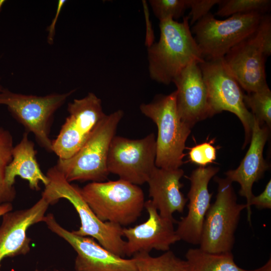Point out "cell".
<instances>
[{
  "label": "cell",
  "instance_id": "obj_1",
  "mask_svg": "<svg viewBox=\"0 0 271 271\" xmlns=\"http://www.w3.org/2000/svg\"><path fill=\"white\" fill-rule=\"evenodd\" d=\"M189 20L186 16L181 22L172 19L160 21L159 40L148 48L149 72L152 80L169 84L191 63L204 61Z\"/></svg>",
  "mask_w": 271,
  "mask_h": 271
},
{
  "label": "cell",
  "instance_id": "obj_2",
  "mask_svg": "<svg viewBox=\"0 0 271 271\" xmlns=\"http://www.w3.org/2000/svg\"><path fill=\"white\" fill-rule=\"evenodd\" d=\"M46 175L49 183L45 186L42 196L50 205L61 199H65L72 204L81 223L79 228L73 232L81 236L91 237L109 251L124 256L126 242L122 238V226L101 221L83 198L80 188L68 182L55 166L48 170Z\"/></svg>",
  "mask_w": 271,
  "mask_h": 271
},
{
  "label": "cell",
  "instance_id": "obj_3",
  "mask_svg": "<svg viewBox=\"0 0 271 271\" xmlns=\"http://www.w3.org/2000/svg\"><path fill=\"white\" fill-rule=\"evenodd\" d=\"M123 116L121 110L106 114L76 154L58 159L55 167L68 182H103L107 178L109 149Z\"/></svg>",
  "mask_w": 271,
  "mask_h": 271
},
{
  "label": "cell",
  "instance_id": "obj_4",
  "mask_svg": "<svg viewBox=\"0 0 271 271\" xmlns=\"http://www.w3.org/2000/svg\"><path fill=\"white\" fill-rule=\"evenodd\" d=\"M142 113L157 125L155 165L163 169L180 168L191 127L182 121L177 107L176 90L160 95L140 106Z\"/></svg>",
  "mask_w": 271,
  "mask_h": 271
},
{
  "label": "cell",
  "instance_id": "obj_5",
  "mask_svg": "<svg viewBox=\"0 0 271 271\" xmlns=\"http://www.w3.org/2000/svg\"><path fill=\"white\" fill-rule=\"evenodd\" d=\"M81 195L103 222L120 226L134 222L145 208V196L137 185L118 179L91 182L80 188Z\"/></svg>",
  "mask_w": 271,
  "mask_h": 271
},
{
  "label": "cell",
  "instance_id": "obj_6",
  "mask_svg": "<svg viewBox=\"0 0 271 271\" xmlns=\"http://www.w3.org/2000/svg\"><path fill=\"white\" fill-rule=\"evenodd\" d=\"M265 14H239L220 20L210 13L195 24L191 32L204 60L222 58L228 52L256 31Z\"/></svg>",
  "mask_w": 271,
  "mask_h": 271
},
{
  "label": "cell",
  "instance_id": "obj_7",
  "mask_svg": "<svg viewBox=\"0 0 271 271\" xmlns=\"http://www.w3.org/2000/svg\"><path fill=\"white\" fill-rule=\"evenodd\" d=\"M214 179L218 184L217 194L206 213L199 248L212 253L231 252L240 215L246 205L237 203L229 180L217 176Z\"/></svg>",
  "mask_w": 271,
  "mask_h": 271
},
{
  "label": "cell",
  "instance_id": "obj_8",
  "mask_svg": "<svg viewBox=\"0 0 271 271\" xmlns=\"http://www.w3.org/2000/svg\"><path fill=\"white\" fill-rule=\"evenodd\" d=\"M75 91L73 89L63 93L37 96L16 93L4 88L0 92V105L7 107L26 131L34 135L42 148L52 152V141L49 136L54 114Z\"/></svg>",
  "mask_w": 271,
  "mask_h": 271
},
{
  "label": "cell",
  "instance_id": "obj_9",
  "mask_svg": "<svg viewBox=\"0 0 271 271\" xmlns=\"http://www.w3.org/2000/svg\"><path fill=\"white\" fill-rule=\"evenodd\" d=\"M205 82L211 116L223 111L236 115L245 132L243 148L250 142L254 115L246 107L241 87L226 68L223 58L199 64Z\"/></svg>",
  "mask_w": 271,
  "mask_h": 271
},
{
  "label": "cell",
  "instance_id": "obj_10",
  "mask_svg": "<svg viewBox=\"0 0 271 271\" xmlns=\"http://www.w3.org/2000/svg\"><path fill=\"white\" fill-rule=\"evenodd\" d=\"M156 139L151 133L131 140L115 136L109 149L107 168L109 173L134 185L147 183L156 167Z\"/></svg>",
  "mask_w": 271,
  "mask_h": 271
},
{
  "label": "cell",
  "instance_id": "obj_11",
  "mask_svg": "<svg viewBox=\"0 0 271 271\" xmlns=\"http://www.w3.org/2000/svg\"><path fill=\"white\" fill-rule=\"evenodd\" d=\"M67 111L69 115L52 141V152L60 159L76 154L106 115L101 99L92 92L69 102Z\"/></svg>",
  "mask_w": 271,
  "mask_h": 271
},
{
  "label": "cell",
  "instance_id": "obj_12",
  "mask_svg": "<svg viewBox=\"0 0 271 271\" xmlns=\"http://www.w3.org/2000/svg\"><path fill=\"white\" fill-rule=\"evenodd\" d=\"M43 222L52 232L67 242L77 253L74 271H137L133 258L126 259L107 250L90 237L81 236L62 226L52 213Z\"/></svg>",
  "mask_w": 271,
  "mask_h": 271
},
{
  "label": "cell",
  "instance_id": "obj_13",
  "mask_svg": "<svg viewBox=\"0 0 271 271\" xmlns=\"http://www.w3.org/2000/svg\"><path fill=\"white\" fill-rule=\"evenodd\" d=\"M255 31L231 48L223 58L226 68L247 93L268 86L265 70L266 57L261 41Z\"/></svg>",
  "mask_w": 271,
  "mask_h": 271
},
{
  "label": "cell",
  "instance_id": "obj_14",
  "mask_svg": "<svg viewBox=\"0 0 271 271\" xmlns=\"http://www.w3.org/2000/svg\"><path fill=\"white\" fill-rule=\"evenodd\" d=\"M149 217L146 221L134 227L122 228L125 241V255L150 253L153 249L167 251L180 241L174 227L175 219L161 216L151 200L145 203Z\"/></svg>",
  "mask_w": 271,
  "mask_h": 271
},
{
  "label": "cell",
  "instance_id": "obj_15",
  "mask_svg": "<svg viewBox=\"0 0 271 271\" xmlns=\"http://www.w3.org/2000/svg\"><path fill=\"white\" fill-rule=\"evenodd\" d=\"M219 170L212 166L200 167L193 170L188 178L191 183L187 194L188 212L178 222L176 229L180 240L199 245L205 217L210 206L212 195L209 192L208 184Z\"/></svg>",
  "mask_w": 271,
  "mask_h": 271
},
{
  "label": "cell",
  "instance_id": "obj_16",
  "mask_svg": "<svg viewBox=\"0 0 271 271\" xmlns=\"http://www.w3.org/2000/svg\"><path fill=\"white\" fill-rule=\"evenodd\" d=\"M50 204L43 197L32 206L10 211L3 216L0 226V268L6 257L26 255L31 250V239L27 230L32 225L43 222Z\"/></svg>",
  "mask_w": 271,
  "mask_h": 271
},
{
  "label": "cell",
  "instance_id": "obj_17",
  "mask_svg": "<svg viewBox=\"0 0 271 271\" xmlns=\"http://www.w3.org/2000/svg\"><path fill=\"white\" fill-rule=\"evenodd\" d=\"M199 64L191 63L172 81L177 88L179 114L191 128L197 122L212 116L207 88Z\"/></svg>",
  "mask_w": 271,
  "mask_h": 271
},
{
  "label": "cell",
  "instance_id": "obj_18",
  "mask_svg": "<svg viewBox=\"0 0 271 271\" xmlns=\"http://www.w3.org/2000/svg\"><path fill=\"white\" fill-rule=\"evenodd\" d=\"M268 133L269 128L261 125L254 117L250 146L246 155L236 169L229 170L225 173L226 178L230 182H236L240 185L239 194L246 198L247 220L250 225L252 213L250 202L254 195L252 186L262 177L269 167L263 157Z\"/></svg>",
  "mask_w": 271,
  "mask_h": 271
},
{
  "label": "cell",
  "instance_id": "obj_19",
  "mask_svg": "<svg viewBox=\"0 0 271 271\" xmlns=\"http://www.w3.org/2000/svg\"><path fill=\"white\" fill-rule=\"evenodd\" d=\"M181 168L167 169L156 166L147 183L149 186V196L160 215L175 219L173 214L182 213L188 201L181 191L183 184L180 180L184 175Z\"/></svg>",
  "mask_w": 271,
  "mask_h": 271
},
{
  "label": "cell",
  "instance_id": "obj_20",
  "mask_svg": "<svg viewBox=\"0 0 271 271\" xmlns=\"http://www.w3.org/2000/svg\"><path fill=\"white\" fill-rule=\"evenodd\" d=\"M28 134L25 131L20 142L14 147L12 160L6 168V179L9 185L14 186L16 177H20L28 182L31 189L39 191L40 183L46 186L49 179L40 168L34 143L29 139Z\"/></svg>",
  "mask_w": 271,
  "mask_h": 271
},
{
  "label": "cell",
  "instance_id": "obj_21",
  "mask_svg": "<svg viewBox=\"0 0 271 271\" xmlns=\"http://www.w3.org/2000/svg\"><path fill=\"white\" fill-rule=\"evenodd\" d=\"M185 257L193 271H255L239 267L232 252L212 253L200 248H190Z\"/></svg>",
  "mask_w": 271,
  "mask_h": 271
},
{
  "label": "cell",
  "instance_id": "obj_22",
  "mask_svg": "<svg viewBox=\"0 0 271 271\" xmlns=\"http://www.w3.org/2000/svg\"><path fill=\"white\" fill-rule=\"evenodd\" d=\"M132 256L137 271H193L186 260L179 258L170 250L158 256L146 252Z\"/></svg>",
  "mask_w": 271,
  "mask_h": 271
},
{
  "label": "cell",
  "instance_id": "obj_23",
  "mask_svg": "<svg viewBox=\"0 0 271 271\" xmlns=\"http://www.w3.org/2000/svg\"><path fill=\"white\" fill-rule=\"evenodd\" d=\"M14 146L10 131L0 127V205L11 203L16 196L14 186L9 185L6 179V171L12 160Z\"/></svg>",
  "mask_w": 271,
  "mask_h": 271
},
{
  "label": "cell",
  "instance_id": "obj_24",
  "mask_svg": "<svg viewBox=\"0 0 271 271\" xmlns=\"http://www.w3.org/2000/svg\"><path fill=\"white\" fill-rule=\"evenodd\" d=\"M244 102L261 125L271 126V91L267 86L259 91L243 95Z\"/></svg>",
  "mask_w": 271,
  "mask_h": 271
},
{
  "label": "cell",
  "instance_id": "obj_25",
  "mask_svg": "<svg viewBox=\"0 0 271 271\" xmlns=\"http://www.w3.org/2000/svg\"><path fill=\"white\" fill-rule=\"evenodd\" d=\"M216 15L230 17L232 15L259 12L266 14L270 8V0H221Z\"/></svg>",
  "mask_w": 271,
  "mask_h": 271
},
{
  "label": "cell",
  "instance_id": "obj_26",
  "mask_svg": "<svg viewBox=\"0 0 271 271\" xmlns=\"http://www.w3.org/2000/svg\"><path fill=\"white\" fill-rule=\"evenodd\" d=\"M153 13L160 21L178 19L188 8L187 0H150Z\"/></svg>",
  "mask_w": 271,
  "mask_h": 271
},
{
  "label": "cell",
  "instance_id": "obj_27",
  "mask_svg": "<svg viewBox=\"0 0 271 271\" xmlns=\"http://www.w3.org/2000/svg\"><path fill=\"white\" fill-rule=\"evenodd\" d=\"M190 160L200 167H206L216 159V148L210 142H204L191 148Z\"/></svg>",
  "mask_w": 271,
  "mask_h": 271
},
{
  "label": "cell",
  "instance_id": "obj_28",
  "mask_svg": "<svg viewBox=\"0 0 271 271\" xmlns=\"http://www.w3.org/2000/svg\"><path fill=\"white\" fill-rule=\"evenodd\" d=\"M188 8L190 9L189 24L193 25L207 15L214 6L219 4L221 0H187Z\"/></svg>",
  "mask_w": 271,
  "mask_h": 271
},
{
  "label": "cell",
  "instance_id": "obj_29",
  "mask_svg": "<svg viewBox=\"0 0 271 271\" xmlns=\"http://www.w3.org/2000/svg\"><path fill=\"white\" fill-rule=\"evenodd\" d=\"M255 32L261 41L265 56H269L271 54V19L269 15L263 16Z\"/></svg>",
  "mask_w": 271,
  "mask_h": 271
},
{
  "label": "cell",
  "instance_id": "obj_30",
  "mask_svg": "<svg viewBox=\"0 0 271 271\" xmlns=\"http://www.w3.org/2000/svg\"><path fill=\"white\" fill-rule=\"evenodd\" d=\"M255 206L260 209H271V180L267 182L264 190L257 196L253 195L250 202V206Z\"/></svg>",
  "mask_w": 271,
  "mask_h": 271
},
{
  "label": "cell",
  "instance_id": "obj_31",
  "mask_svg": "<svg viewBox=\"0 0 271 271\" xmlns=\"http://www.w3.org/2000/svg\"><path fill=\"white\" fill-rule=\"evenodd\" d=\"M66 2V1L65 0H59L58 1L56 14H55L51 23L47 28L46 31L48 32L47 41L49 45H52L54 43L57 22L62 9Z\"/></svg>",
  "mask_w": 271,
  "mask_h": 271
},
{
  "label": "cell",
  "instance_id": "obj_32",
  "mask_svg": "<svg viewBox=\"0 0 271 271\" xmlns=\"http://www.w3.org/2000/svg\"><path fill=\"white\" fill-rule=\"evenodd\" d=\"M13 205L12 203H6L0 205V216L12 211Z\"/></svg>",
  "mask_w": 271,
  "mask_h": 271
},
{
  "label": "cell",
  "instance_id": "obj_33",
  "mask_svg": "<svg viewBox=\"0 0 271 271\" xmlns=\"http://www.w3.org/2000/svg\"><path fill=\"white\" fill-rule=\"evenodd\" d=\"M255 271H271V259L270 257L268 261L261 267L255 269Z\"/></svg>",
  "mask_w": 271,
  "mask_h": 271
},
{
  "label": "cell",
  "instance_id": "obj_34",
  "mask_svg": "<svg viewBox=\"0 0 271 271\" xmlns=\"http://www.w3.org/2000/svg\"><path fill=\"white\" fill-rule=\"evenodd\" d=\"M6 2L7 1L5 0H0V13L2 12L3 8Z\"/></svg>",
  "mask_w": 271,
  "mask_h": 271
},
{
  "label": "cell",
  "instance_id": "obj_35",
  "mask_svg": "<svg viewBox=\"0 0 271 271\" xmlns=\"http://www.w3.org/2000/svg\"><path fill=\"white\" fill-rule=\"evenodd\" d=\"M1 79L0 78V92L3 89L4 87H3V86L2 85L1 83Z\"/></svg>",
  "mask_w": 271,
  "mask_h": 271
},
{
  "label": "cell",
  "instance_id": "obj_36",
  "mask_svg": "<svg viewBox=\"0 0 271 271\" xmlns=\"http://www.w3.org/2000/svg\"><path fill=\"white\" fill-rule=\"evenodd\" d=\"M35 271H40V270H38V269H36Z\"/></svg>",
  "mask_w": 271,
  "mask_h": 271
}]
</instances>
